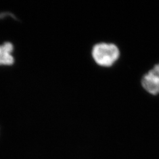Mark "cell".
Here are the masks:
<instances>
[{
	"instance_id": "obj_2",
	"label": "cell",
	"mask_w": 159,
	"mask_h": 159,
	"mask_svg": "<svg viewBox=\"0 0 159 159\" xmlns=\"http://www.w3.org/2000/svg\"><path fill=\"white\" fill-rule=\"evenodd\" d=\"M142 84L148 93L153 95L159 94V63L143 76Z\"/></svg>"
},
{
	"instance_id": "obj_4",
	"label": "cell",
	"mask_w": 159,
	"mask_h": 159,
	"mask_svg": "<svg viewBox=\"0 0 159 159\" xmlns=\"http://www.w3.org/2000/svg\"><path fill=\"white\" fill-rule=\"evenodd\" d=\"M7 17H11L12 18H15L14 16L9 12H0V19H3L4 18Z\"/></svg>"
},
{
	"instance_id": "obj_3",
	"label": "cell",
	"mask_w": 159,
	"mask_h": 159,
	"mask_svg": "<svg viewBox=\"0 0 159 159\" xmlns=\"http://www.w3.org/2000/svg\"><path fill=\"white\" fill-rule=\"evenodd\" d=\"M14 46L10 42L0 45V66H11L14 63L12 56Z\"/></svg>"
},
{
	"instance_id": "obj_1",
	"label": "cell",
	"mask_w": 159,
	"mask_h": 159,
	"mask_svg": "<svg viewBox=\"0 0 159 159\" xmlns=\"http://www.w3.org/2000/svg\"><path fill=\"white\" fill-rule=\"evenodd\" d=\"M92 56L96 63L103 67L111 66L119 58L120 51L113 44L99 43L94 46Z\"/></svg>"
}]
</instances>
